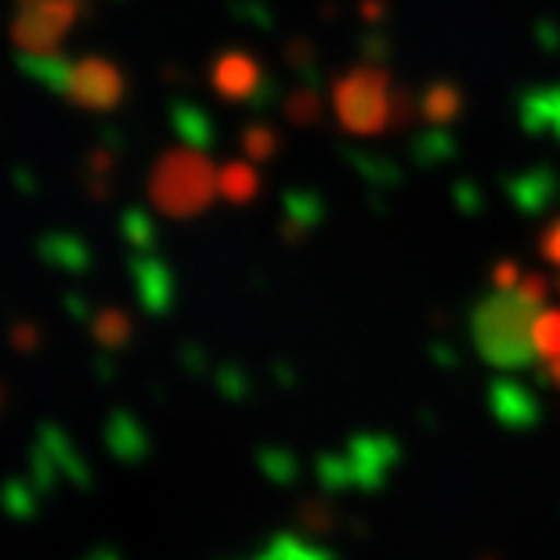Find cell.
Listing matches in <instances>:
<instances>
[{
    "instance_id": "cell-1",
    "label": "cell",
    "mask_w": 560,
    "mask_h": 560,
    "mask_svg": "<svg viewBox=\"0 0 560 560\" xmlns=\"http://www.w3.org/2000/svg\"><path fill=\"white\" fill-rule=\"evenodd\" d=\"M542 315V282L528 276L503 285L478 315V340L495 365H521L535 351V318Z\"/></svg>"
},
{
    "instance_id": "cell-2",
    "label": "cell",
    "mask_w": 560,
    "mask_h": 560,
    "mask_svg": "<svg viewBox=\"0 0 560 560\" xmlns=\"http://www.w3.org/2000/svg\"><path fill=\"white\" fill-rule=\"evenodd\" d=\"M332 105H337L340 124L351 135H380L390 120V77L384 69H351L348 77H340L337 91H332Z\"/></svg>"
},
{
    "instance_id": "cell-3",
    "label": "cell",
    "mask_w": 560,
    "mask_h": 560,
    "mask_svg": "<svg viewBox=\"0 0 560 560\" xmlns=\"http://www.w3.org/2000/svg\"><path fill=\"white\" fill-rule=\"evenodd\" d=\"M156 196L166 210L192 213L213 196V171L199 156H174L156 177Z\"/></svg>"
},
{
    "instance_id": "cell-4",
    "label": "cell",
    "mask_w": 560,
    "mask_h": 560,
    "mask_svg": "<svg viewBox=\"0 0 560 560\" xmlns=\"http://www.w3.org/2000/svg\"><path fill=\"white\" fill-rule=\"evenodd\" d=\"M535 354H542L546 362H560V307H550L535 318Z\"/></svg>"
},
{
    "instance_id": "cell-5",
    "label": "cell",
    "mask_w": 560,
    "mask_h": 560,
    "mask_svg": "<svg viewBox=\"0 0 560 560\" xmlns=\"http://www.w3.org/2000/svg\"><path fill=\"white\" fill-rule=\"evenodd\" d=\"M423 113L431 116V120H452V116L459 113V91L452 88V83H434L431 91H427L423 98Z\"/></svg>"
},
{
    "instance_id": "cell-6",
    "label": "cell",
    "mask_w": 560,
    "mask_h": 560,
    "mask_svg": "<svg viewBox=\"0 0 560 560\" xmlns=\"http://www.w3.org/2000/svg\"><path fill=\"white\" fill-rule=\"evenodd\" d=\"M254 62H246V58H224L221 66V91L229 94H246L254 88Z\"/></svg>"
},
{
    "instance_id": "cell-7",
    "label": "cell",
    "mask_w": 560,
    "mask_h": 560,
    "mask_svg": "<svg viewBox=\"0 0 560 560\" xmlns=\"http://www.w3.org/2000/svg\"><path fill=\"white\" fill-rule=\"evenodd\" d=\"M221 188L229 196H235V199H246L257 188V177H254V171H249L246 163H232L229 171L221 174Z\"/></svg>"
},
{
    "instance_id": "cell-8",
    "label": "cell",
    "mask_w": 560,
    "mask_h": 560,
    "mask_svg": "<svg viewBox=\"0 0 560 560\" xmlns=\"http://www.w3.org/2000/svg\"><path fill=\"white\" fill-rule=\"evenodd\" d=\"M546 257H550L553 265H560V224H553L550 235H546Z\"/></svg>"
}]
</instances>
